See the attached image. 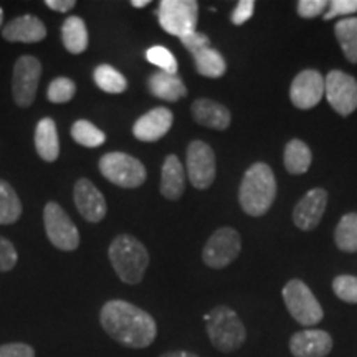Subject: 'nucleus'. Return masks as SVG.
I'll list each match as a JSON object with an SVG mask.
<instances>
[{
  "label": "nucleus",
  "instance_id": "36",
  "mask_svg": "<svg viewBox=\"0 0 357 357\" xmlns=\"http://www.w3.org/2000/svg\"><path fill=\"white\" fill-rule=\"evenodd\" d=\"M329 2L326 0H300L298 2V15L303 19H316L323 12H328Z\"/></svg>",
  "mask_w": 357,
  "mask_h": 357
},
{
  "label": "nucleus",
  "instance_id": "25",
  "mask_svg": "<svg viewBox=\"0 0 357 357\" xmlns=\"http://www.w3.org/2000/svg\"><path fill=\"white\" fill-rule=\"evenodd\" d=\"M194 65L199 75L207 78H220L227 71V61L222 53L215 48L208 47L197 53H194Z\"/></svg>",
  "mask_w": 357,
  "mask_h": 357
},
{
  "label": "nucleus",
  "instance_id": "22",
  "mask_svg": "<svg viewBox=\"0 0 357 357\" xmlns=\"http://www.w3.org/2000/svg\"><path fill=\"white\" fill-rule=\"evenodd\" d=\"M147 88H149L153 96L171 102H176L187 95L184 82L177 75L164 73V71H158V73L151 75L147 78Z\"/></svg>",
  "mask_w": 357,
  "mask_h": 357
},
{
  "label": "nucleus",
  "instance_id": "24",
  "mask_svg": "<svg viewBox=\"0 0 357 357\" xmlns=\"http://www.w3.org/2000/svg\"><path fill=\"white\" fill-rule=\"evenodd\" d=\"M284 167L293 176H300V174L307 172L311 166L312 154L307 144L300 139H291L284 147Z\"/></svg>",
  "mask_w": 357,
  "mask_h": 357
},
{
  "label": "nucleus",
  "instance_id": "23",
  "mask_svg": "<svg viewBox=\"0 0 357 357\" xmlns=\"http://www.w3.org/2000/svg\"><path fill=\"white\" fill-rule=\"evenodd\" d=\"M61 40L66 50L73 55H79L86 50L89 37L84 20L79 17H68L61 25Z\"/></svg>",
  "mask_w": 357,
  "mask_h": 357
},
{
  "label": "nucleus",
  "instance_id": "13",
  "mask_svg": "<svg viewBox=\"0 0 357 357\" xmlns=\"http://www.w3.org/2000/svg\"><path fill=\"white\" fill-rule=\"evenodd\" d=\"M324 96V77L318 70H303L289 86V100L296 108H314Z\"/></svg>",
  "mask_w": 357,
  "mask_h": 357
},
{
  "label": "nucleus",
  "instance_id": "15",
  "mask_svg": "<svg viewBox=\"0 0 357 357\" xmlns=\"http://www.w3.org/2000/svg\"><path fill=\"white\" fill-rule=\"evenodd\" d=\"M326 207H328V192L324 189H311L303 195L293 211V222L298 229L311 231L319 225Z\"/></svg>",
  "mask_w": 357,
  "mask_h": 357
},
{
  "label": "nucleus",
  "instance_id": "6",
  "mask_svg": "<svg viewBox=\"0 0 357 357\" xmlns=\"http://www.w3.org/2000/svg\"><path fill=\"white\" fill-rule=\"evenodd\" d=\"M155 15L167 33L182 38L197 29L199 3L195 0H162Z\"/></svg>",
  "mask_w": 357,
  "mask_h": 357
},
{
  "label": "nucleus",
  "instance_id": "41",
  "mask_svg": "<svg viewBox=\"0 0 357 357\" xmlns=\"http://www.w3.org/2000/svg\"><path fill=\"white\" fill-rule=\"evenodd\" d=\"M159 357H199V356L190 351H169V352H164V354Z\"/></svg>",
  "mask_w": 357,
  "mask_h": 357
},
{
  "label": "nucleus",
  "instance_id": "18",
  "mask_svg": "<svg viewBox=\"0 0 357 357\" xmlns=\"http://www.w3.org/2000/svg\"><path fill=\"white\" fill-rule=\"evenodd\" d=\"M190 113L194 121L200 126L215 129V131H225L231 123V114L220 102L208 100V98H199L192 102Z\"/></svg>",
  "mask_w": 357,
  "mask_h": 357
},
{
  "label": "nucleus",
  "instance_id": "26",
  "mask_svg": "<svg viewBox=\"0 0 357 357\" xmlns=\"http://www.w3.org/2000/svg\"><path fill=\"white\" fill-rule=\"evenodd\" d=\"M334 33L344 56L351 63H357V19L356 17H347V19L339 20L334 26Z\"/></svg>",
  "mask_w": 357,
  "mask_h": 357
},
{
  "label": "nucleus",
  "instance_id": "43",
  "mask_svg": "<svg viewBox=\"0 0 357 357\" xmlns=\"http://www.w3.org/2000/svg\"><path fill=\"white\" fill-rule=\"evenodd\" d=\"M2 20H3V10L2 7H0V26H2Z\"/></svg>",
  "mask_w": 357,
  "mask_h": 357
},
{
  "label": "nucleus",
  "instance_id": "4",
  "mask_svg": "<svg viewBox=\"0 0 357 357\" xmlns=\"http://www.w3.org/2000/svg\"><path fill=\"white\" fill-rule=\"evenodd\" d=\"M212 346L220 352H234L247 341V329L229 306H217L204 316Z\"/></svg>",
  "mask_w": 357,
  "mask_h": 357
},
{
  "label": "nucleus",
  "instance_id": "42",
  "mask_svg": "<svg viewBox=\"0 0 357 357\" xmlns=\"http://www.w3.org/2000/svg\"><path fill=\"white\" fill-rule=\"evenodd\" d=\"M149 0H131V6L136 7V8H142L146 6H149Z\"/></svg>",
  "mask_w": 357,
  "mask_h": 357
},
{
  "label": "nucleus",
  "instance_id": "7",
  "mask_svg": "<svg viewBox=\"0 0 357 357\" xmlns=\"http://www.w3.org/2000/svg\"><path fill=\"white\" fill-rule=\"evenodd\" d=\"M283 301L289 314L303 326H314L324 318L318 298L305 281L289 280L283 288Z\"/></svg>",
  "mask_w": 357,
  "mask_h": 357
},
{
  "label": "nucleus",
  "instance_id": "21",
  "mask_svg": "<svg viewBox=\"0 0 357 357\" xmlns=\"http://www.w3.org/2000/svg\"><path fill=\"white\" fill-rule=\"evenodd\" d=\"M35 149L45 162H55L60 155V139L52 118H42L35 128Z\"/></svg>",
  "mask_w": 357,
  "mask_h": 357
},
{
  "label": "nucleus",
  "instance_id": "29",
  "mask_svg": "<svg viewBox=\"0 0 357 357\" xmlns=\"http://www.w3.org/2000/svg\"><path fill=\"white\" fill-rule=\"evenodd\" d=\"M334 242L342 252H357V213H347L334 230Z\"/></svg>",
  "mask_w": 357,
  "mask_h": 357
},
{
  "label": "nucleus",
  "instance_id": "33",
  "mask_svg": "<svg viewBox=\"0 0 357 357\" xmlns=\"http://www.w3.org/2000/svg\"><path fill=\"white\" fill-rule=\"evenodd\" d=\"M333 291L341 301L357 305V276L339 275L333 281Z\"/></svg>",
  "mask_w": 357,
  "mask_h": 357
},
{
  "label": "nucleus",
  "instance_id": "17",
  "mask_svg": "<svg viewBox=\"0 0 357 357\" xmlns=\"http://www.w3.org/2000/svg\"><path fill=\"white\" fill-rule=\"evenodd\" d=\"M289 351L294 357H326L333 351V337L321 329H303L289 339Z\"/></svg>",
  "mask_w": 357,
  "mask_h": 357
},
{
  "label": "nucleus",
  "instance_id": "20",
  "mask_svg": "<svg viewBox=\"0 0 357 357\" xmlns=\"http://www.w3.org/2000/svg\"><path fill=\"white\" fill-rule=\"evenodd\" d=\"M185 189V174L181 159L176 154H169L164 159L162 172H160V194L169 200L182 197Z\"/></svg>",
  "mask_w": 357,
  "mask_h": 357
},
{
  "label": "nucleus",
  "instance_id": "40",
  "mask_svg": "<svg viewBox=\"0 0 357 357\" xmlns=\"http://www.w3.org/2000/svg\"><path fill=\"white\" fill-rule=\"evenodd\" d=\"M45 6L55 12L65 13V12H70L71 8L77 6V2H75V0H47V2H45Z\"/></svg>",
  "mask_w": 357,
  "mask_h": 357
},
{
  "label": "nucleus",
  "instance_id": "14",
  "mask_svg": "<svg viewBox=\"0 0 357 357\" xmlns=\"http://www.w3.org/2000/svg\"><path fill=\"white\" fill-rule=\"evenodd\" d=\"M73 200L82 217L91 223L101 222L108 212L105 195L89 178H78L73 189Z\"/></svg>",
  "mask_w": 357,
  "mask_h": 357
},
{
  "label": "nucleus",
  "instance_id": "2",
  "mask_svg": "<svg viewBox=\"0 0 357 357\" xmlns=\"http://www.w3.org/2000/svg\"><path fill=\"white\" fill-rule=\"evenodd\" d=\"M276 199V178L271 167L257 162L248 167L240 184L238 200L250 217H261L270 211Z\"/></svg>",
  "mask_w": 357,
  "mask_h": 357
},
{
  "label": "nucleus",
  "instance_id": "11",
  "mask_svg": "<svg viewBox=\"0 0 357 357\" xmlns=\"http://www.w3.org/2000/svg\"><path fill=\"white\" fill-rule=\"evenodd\" d=\"M187 176L190 184L199 190L208 189L215 181L217 162L215 153L207 142L192 141L187 147Z\"/></svg>",
  "mask_w": 357,
  "mask_h": 357
},
{
  "label": "nucleus",
  "instance_id": "12",
  "mask_svg": "<svg viewBox=\"0 0 357 357\" xmlns=\"http://www.w3.org/2000/svg\"><path fill=\"white\" fill-rule=\"evenodd\" d=\"M324 96L329 106L341 116H349L357 109V82L344 71L333 70L324 78Z\"/></svg>",
  "mask_w": 357,
  "mask_h": 357
},
{
  "label": "nucleus",
  "instance_id": "9",
  "mask_svg": "<svg viewBox=\"0 0 357 357\" xmlns=\"http://www.w3.org/2000/svg\"><path fill=\"white\" fill-rule=\"evenodd\" d=\"M240 250H242V238L238 231L231 227H222L213 231L205 243L202 260L213 270H222L236 260Z\"/></svg>",
  "mask_w": 357,
  "mask_h": 357
},
{
  "label": "nucleus",
  "instance_id": "19",
  "mask_svg": "<svg viewBox=\"0 0 357 357\" xmlns=\"http://www.w3.org/2000/svg\"><path fill=\"white\" fill-rule=\"evenodd\" d=\"M2 37L7 42L38 43L47 37V26L33 15H22L3 26Z\"/></svg>",
  "mask_w": 357,
  "mask_h": 357
},
{
  "label": "nucleus",
  "instance_id": "28",
  "mask_svg": "<svg viewBox=\"0 0 357 357\" xmlns=\"http://www.w3.org/2000/svg\"><path fill=\"white\" fill-rule=\"evenodd\" d=\"M93 78H95L96 86L105 93H109V95H119V93L126 91L128 88V79L111 65L102 63L96 66Z\"/></svg>",
  "mask_w": 357,
  "mask_h": 357
},
{
  "label": "nucleus",
  "instance_id": "34",
  "mask_svg": "<svg viewBox=\"0 0 357 357\" xmlns=\"http://www.w3.org/2000/svg\"><path fill=\"white\" fill-rule=\"evenodd\" d=\"M17 261H19V253H17L15 247L10 240L0 235V273L10 271L17 265Z\"/></svg>",
  "mask_w": 357,
  "mask_h": 357
},
{
  "label": "nucleus",
  "instance_id": "16",
  "mask_svg": "<svg viewBox=\"0 0 357 357\" xmlns=\"http://www.w3.org/2000/svg\"><path fill=\"white\" fill-rule=\"evenodd\" d=\"M174 123V114L171 109L159 106L142 114L132 126V134L136 139L144 142L159 141L171 131Z\"/></svg>",
  "mask_w": 357,
  "mask_h": 357
},
{
  "label": "nucleus",
  "instance_id": "3",
  "mask_svg": "<svg viewBox=\"0 0 357 357\" xmlns=\"http://www.w3.org/2000/svg\"><path fill=\"white\" fill-rule=\"evenodd\" d=\"M108 257L116 275L126 284H139L149 266V253L136 236L123 234L111 242Z\"/></svg>",
  "mask_w": 357,
  "mask_h": 357
},
{
  "label": "nucleus",
  "instance_id": "35",
  "mask_svg": "<svg viewBox=\"0 0 357 357\" xmlns=\"http://www.w3.org/2000/svg\"><path fill=\"white\" fill-rule=\"evenodd\" d=\"M357 12V0H333L329 2L328 12L324 13V20H333L336 17H347Z\"/></svg>",
  "mask_w": 357,
  "mask_h": 357
},
{
  "label": "nucleus",
  "instance_id": "10",
  "mask_svg": "<svg viewBox=\"0 0 357 357\" xmlns=\"http://www.w3.org/2000/svg\"><path fill=\"white\" fill-rule=\"evenodd\" d=\"M40 77H42V63L38 58L24 55L15 61L12 77V95L20 108H29L33 105Z\"/></svg>",
  "mask_w": 357,
  "mask_h": 357
},
{
  "label": "nucleus",
  "instance_id": "38",
  "mask_svg": "<svg viewBox=\"0 0 357 357\" xmlns=\"http://www.w3.org/2000/svg\"><path fill=\"white\" fill-rule=\"evenodd\" d=\"M181 42L187 48V50L192 53V55L200 50H204V48L211 47V40H208L207 35L200 33V32H197V30L189 35H185V37H182Z\"/></svg>",
  "mask_w": 357,
  "mask_h": 357
},
{
  "label": "nucleus",
  "instance_id": "1",
  "mask_svg": "<svg viewBox=\"0 0 357 357\" xmlns=\"http://www.w3.org/2000/svg\"><path fill=\"white\" fill-rule=\"evenodd\" d=\"M100 323L116 342L131 349H144L158 336V324L153 316L124 300L105 303Z\"/></svg>",
  "mask_w": 357,
  "mask_h": 357
},
{
  "label": "nucleus",
  "instance_id": "27",
  "mask_svg": "<svg viewBox=\"0 0 357 357\" xmlns=\"http://www.w3.org/2000/svg\"><path fill=\"white\" fill-rule=\"evenodd\" d=\"M22 202L8 182L0 178V225L15 223L22 215Z\"/></svg>",
  "mask_w": 357,
  "mask_h": 357
},
{
  "label": "nucleus",
  "instance_id": "30",
  "mask_svg": "<svg viewBox=\"0 0 357 357\" xmlns=\"http://www.w3.org/2000/svg\"><path fill=\"white\" fill-rule=\"evenodd\" d=\"M71 137L84 147H100L106 141V134L86 119H79L71 126Z\"/></svg>",
  "mask_w": 357,
  "mask_h": 357
},
{
  "label": "nucleus",
  "instance_id": "39",
  "mask_svg": "<svg viewBox=\"0 0 357 357\" xmlns=\"http://www.w3.org/2000/svg\"><path fill=\"white\" fill-rule=\"evenodd\" d=\"M0 357H35V351L25 342H10L0 346Z\"/></svg>",
  "mask_w": 357,
  "mask_h": 357
},
{
  "label": "nucleus",
  "instance_id": "5",
  "mask_svg": "<svg viewBox=\"0 0 357 357\" xmlns=\"http://www.w3.org/2000/svg\"><path fill=\"white\" fill-rule=\"evenodd\" d=\"M100 172L111 184L136 189L146 182L147 172L139 159L126 153H108L100 159Z\"/></svg>",
  "mask_w": 357,
  "mask_h": 357
},
{
  "label": "nucleus",
  "instance_id": "32",
  "mask_svg": "<svg viewBox=\"0 0 357 357\" xmlns=\"http://www.w3.org/2000/svg\"><path fill=\"white\" fill-rule=\"evenodd\" d=\"M146 58L149 63H153L160 68L164 73H177V60L176 56L172 55L171 50H167L166 47H160V45H155V47H151L149 50L146 52Z\"/></svg>",
  "mask_w": 357,
  "mask_h": 357
},
{
  "label": "nucleus",
  "instance_id": "8",
  "mask_svg": "<svg viewBox=\"0 0 357 357\" xmlns=\"http://www.w3.org/2000/svg\"><path fill=\"white\" fill-rule=\"evenodd\" d=\"M43 223L48 240L58 250L73 252L79 245V231L73 220L66 215L61 205L48 202L43 208Z\"/></svg>",
  "mask_w": 357,
  "mask_h": 357
},
{
  "label": "nucleus",
  "instance_id": "37",
  "mask_svg": "<svg viewBox=\"0 0 357 357\" xmlns=\"http://www.w3.org/2000/svg\"><path fill=\"white\" fill-rule=\"evenodd\" d=\"M253 13H255V2L253 0H240L231 12V24L243 25L245 22L252 19Z\"/></svg>",
  "mask_w": 357,
  "mask_h": 357
},
{
  "label": "nucleus",
  "instance_id": "31",
  "mask_svg": "<svg viewBox=\"0 0 357 357\" xmlns=\"http://www.w3.org/2000/svg\"><path fill=\"white\" fill-rule=\"evenodd\" d=\"M75 95H77V84H75L73 79L66 77H58L48 84V89H47L48 101L56 102V105H63V102L71 101L75 98Z\"/></svg>",
  "mask_w": 357,
  "mask_h": 357
}]
</instances>
